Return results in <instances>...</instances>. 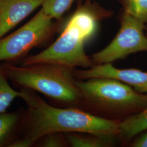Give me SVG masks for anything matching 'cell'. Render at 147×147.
Here are the masks:
<instances>
[{
  "label": "cell",
  "mask_w": 147,
  "mask_h": 147,
  "mask_svg": "<svg viewBox=\"0 0 147 147\" xmlns=\"http://www.w3.org/2000/svg\"><path fill=\"white\" fill-rule=\"evenodd\" d=\"M113 12L94 0H80L57 40L42 52L23 60L22 65L51 63L74 68H89L94 64L86 55L84 44L97 30L99 21Z\"/></svg>",
  "instance_id": "6da1fadb"
},
{
  "label": "cell",
  "mask_w": 147,
  "mask_h": 147,
  "mask_svg": "<svg viewBox=\"0 0 147 147\" xmlns=\"http://www.w3.org/2000/svg\"><path fill=\"white\" fill-rule=\"evenodd\" d=\"M20 97L28 107L29 130L26 137L33 143L55 132L119 136V121L94 115L76 108L53 107L27 88L21 90Z\"/></svg>",
  "instance_id": "7a4b0ae2"
},
{
  "label": "cell",
  "mask_w": 147,
  "mask_h": 147,
  "mask_svg": "<svg viewBox=\"0 0 147 147\" xmlns=\"http://www.w3.org/2000/svg\"><path fill=\"white\" fill-rule=\"evenodd\" d=\"M2 69L9 79L25 88L68 104L82 102V95L74 78V68L42 63L21 67L5 64Z\"/></svg>",
  "instance_id": "3957f363"
},
{
  "label": "cell",
  "mask_w": 147,
  "mask_h": 147,
  "mask_svg": "<svg viewBox=\"0 0 147 147\" xmlns=\"http://www.w3.org/2000/svg\"><path fill=\"white\" fill-rule=\"evenodd\" d=\"M82 102L98 112L112 117H126L147 106V94L115 79L92 78L76 81Z\"/></svg>",
  "instance_id": "277c9868"
},
{
  "label": "cell",
  "mask_w": 147,
  "mask_h": 147,
  "mask_svg": "<svg viewBox=\"0 0 147 147\" xmlns=\"http://www.w3.org/2000/svg\"><path fill=\"white\" fill-rule=\"evenodd\" d=\"M53 19L41 8L26 24L11 34L0 38V62L24 55L45 42L55 31Z\"/></svg>",
  "instance_id": "5b68a950"
},
{
  "label": "cell",
  "mask_w": 147,
  "mask_h": 147,
  "mask_svg": "<svg viewBox=\"0 0 147 147\" xmlns=\"http://www.w3.org/2000/svg\"><path fill=\"white\" fill-rule=\"evenodd\" d=\"M145 24L123 11L121 27L116 37L104 49L93 55L94 64L112 63L130 55L147 52V36Z\"/></svg>",
  "instance_id": "8992f818"
},
{
  "label": "cell",
  "mask_w": 147,
  "mask_h": 147,
  "mask_svg": "<svg viewBox=\"0 0 147 147\" xmlns=\"http://www.w3.org/2000/svg\"><path fill=\"white\" fill-rule=\"evenodd\" d=\"M80 80L92 78L115 79L131 87L137 92L147 94V72L137 69H121L114 67L112 63L94 64L86 70L74 71Z\"/></svg>",
  "instance_id": "52a82bcc"
},
{
  "label": "cell",
  "mask_w": 147,
  "mask_h": 147,
  "mask_svg": "<svg viewBox=\"0 0 147 147\" xmlns=\"http://www.w3.org/2000/svg\"><path fill=\"white\" fill-rule=\"evenodd\" d=\"M44 0H0V38L20 23Z\"/></svg>",
  "instance_id": "ba28073f"
},
{
  "label": "cell",
  "mask_w": 147,
  "mask_h": 147,
  "mask_svg": "<svg viewBox=\"0 0 147 147\" xmlns=\"http://www.w3.org/2000/svg\"><path fill=\"white\" fill-rule=\"evenodd\" d=\"M119 136L125 143L147 131V106L139 112L119 121Z\"/></svg>",
  "instance_id": "9c48e42d"
},
{
  "label": "cell",
  "mask_w": 147,
  "mask_h": 147,
  "mask_svg": "<svg viewBox=\"0 0 147 147\" xmlns=\"http://www.w3.org/2000/svg\"><path fill=\"white\" fill-rule=\"evenodd\" d=\"M65 137L68 144L73 147H112L116 138L76 132L66 133Z\"/></svg>",
  "instance_id": "30bf717a"
},
{
  "label": "cell",
  "mask_w": 147,
  "mask_h": 147,
  "mask_svg": "<svg viewBox=\"0 0 147 147\" xmlns=\"http://www.w3.org/2000/svg\"><path fill=\"white\" fill-rule=\"evenodd\" d=\"M124 11L135 18L147 24V0H117Z\"/></svg>",
  "instance_id": "8fae6325"
},
{
  "label": "cell",
  "mask_w": 147,
  "mask_h": 147,
  "mask_svg": "<svg viewBox=\"0 0 147 147\" xmlns=\"http://www.w3.org/2000/svg\"><path fill=\"white\" fill-rule=\"evenodd\" d=\"M5 73L0 67V113L5 112L11 102L17 97L20 96V91L13 89L5 79Z\"/></svg>",
  "instance_id": "7c38bea8"
},
{
  "label": "cell",
  "mask_w": 147,
  "mask_h": 147,
  "mask_svg": "<svg viewBox=\"0 0 147 147\" xmlns=\"http://www.w3.org/2000/svg\"><path fill=\"white\" fill-rule=\"evenodd\" d=\"M74 0H44L42 8L53 20L60 19L68 11Z\"/></svg>",
  "instance_id": "4fadbf2b"
},
{
  "label": "cell",
  "mask_w": 147,
  "mask_h": 147,
  "mask_svg": "<svg viewBox=\"0 0 147 147\" xmlns=\"http://www.w3.org/2000/svg\"><path fill=\"white\" fill-rule=\"evenodd\" d=\"M18 117L15 113H0V146L16 126Z\"/></svg>",
  "instance_id": "5bb4252c"
},
{
  "label": "cell",
  "mask_w": 147,
  "mask_h": 147,
  "mask_svg": "<svg viewBox=\"0 0 147 147\" xmlns=\"http://www.w3.org/2000/svg\"><path fill=\"white\" fill-rule=\"evenodd\" d=\"M40 146L44 147H63L67 146L68 142L62 133L55 132L42 137Z\"/></svg>",
  "instance_id": "9a60e30c"
},
{
  "label": "cell",
  "mask_w": 147,
  "mask_h": 147,
  "mask_svg": "<svg viewBox=\"0 0 147 147\" xmlns=\"http://www.w3.org/2000/svg\"><path fill=\"white\" fill-rule=\"evenodd\" d=\"M133 139L130 147H147V131L140 134Z\"/></svg>",
  "instance_id": "2e32d148"
},
{
  "label": "cell",
  "mask_w": 147,
  "mask_h": 147,
  "mask_svg": "<svg viewBox=\"0 0 147 147\" xmlns=\"http://www.w3.org/2000/svg\"><path fill=\"white\" fill-rule=\"evenodd\" d=\"M33 144V143L28 137H26L20 140L14 142L11 144V146H9V147H28L31 146Z\"/></svg>",
  "instance_id": "e0dca14e"
},
{
  "label": "cell",
  "mask_w": 147,
  "mask_h": 147,
  "mask_svg": "<svg viewBox=\"0 0 147 147\" xmlns=\"http://www.w3.org/2000/svg\"><path fill=\"white\" fill-rule=\"evenodd\" d=\"M146 35H147V26H146Z\"/></svg>",
  "instance_id": "ac0fdd59"
},
{
  "label": "cell",
  "mask_w": 147,
  "mask_h": 147,
  "mask_svg": "<svg viewBox=\"0 0 147 147\" xmlns=\"http://www.w3.org/2000/svg\"><path fill=\"white\" fill-rule=\"evenodd\" d=\"M134 1H136V0H134Z\"/></svg>",
  "instance_id": "d6986e66"
}]
</instances>
